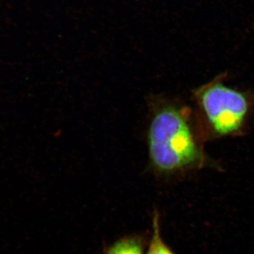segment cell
I'll return each mask as SVG.
<instances>
[{
    "mask_svg": "<svg viewBox=\"0 0 254 254\" xmlns=\"http://www.w3.org/2000/svg\"><path fill=\"white\" fill-rule=\"evenodd\" d=\"M150 165L160 175H172L198 166L203 155L188 119L173 105L155 108L148 131Z\"/></svg>",
    "mask_w": 254,
    "mask_h": 254,
    "instance_id": "cell-1",
    "label": "cell"
},
{
    "mask_svg": "<svg viewBox=\"0 0 254 254\" xmlns=\"http://www.w3.org/2000/svg\"><path fill=\"white\" fill-rule=\"evenodd\" d=\"M196 97L216 134L227 136L243 126L250 110V103L245 93L215 81L202 87Z\"/></svg>",
    "mask_w": 254,
    "mask_h": 254,
    "instance_id": "cell-2",
    "label": "cell"
},
{
    "mask_svg": "<svg viewBox=\"0 0 254 254\" xmlns=\"http://www.w3.org/2000/svg\"><path fill=\"white\" fill-rule=\"evenodd\" d=\"M105 254H145V240L140 235L118 239L107 249Z\"/></svg>",
    "mask_w": 254,
    "mask_h": 254,
    "instance_id": "cell-3",
    "label": "cell"
},
{
    "mask_svg": "<svg viewBox=\"0 0 254 254\" xmlns=\"http://www.w3.org/2000/svg\"><path fill=\"white\" fill-rule=\"evenodd\" d=\"M160 226V213L155 210L152 218L151 237L145 254H175L163 240Z\"/></svg>",
    "mask_w": 254,
    "mask_h": 254,
    "instance_id": "cell-4",
    "label": "cell"
}]
</instances>
